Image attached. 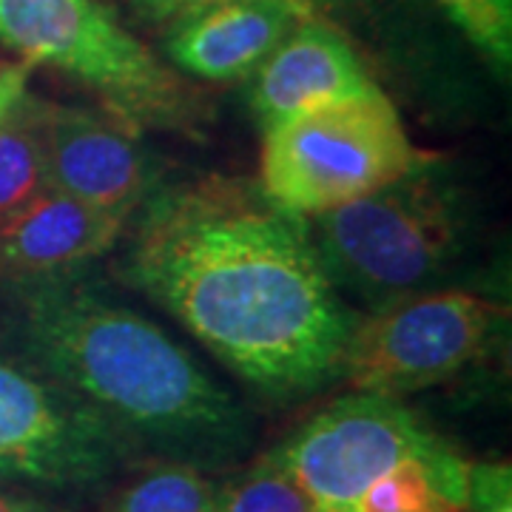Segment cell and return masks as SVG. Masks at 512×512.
<instances>
[{"instance_id": "5b68a950", "label": "cell", "mask_w": 512, "mask_h": 512, "mask_svg": "<svg viewBox=\"0 0 512 512\" xmlns=\"http://www.w3.org/2000/svg\"><path fill=\"white\" fill-rule=\"evenodd\" d=\"M390 94H359L305 111L262 134V191L296 217H319L427 163Z\"/></svg>"}, {"instance_id": "9c48e42d", "label": "cell", "mask_w": 512, "mask_h": 512, "mask_svg": "<svg viewBox=\"0 0 512 512\" xmlns=\"http://www.w3.org/2000/svg\"><path fill=\"white\" fill-rule=\"evenodd\" d=\"M311 6L353 46L362 43L384 77L427 117L458 123L476 111V86L427 0H311Z\"/></svg>"}, {"instance_id": "7c38bea8", "label": "cell", "mask_w": 512, "mask_h": 512, "mask_svg": "<svg viewBox=\"0 0 512 512\" xmlns=\"http://www.w3.org/2000/svg\"><path fill=\"white\" fill-rule=\"evenodd\" d=\"M128 222L46 185L0 220V288L97 268Z\"/></svg>"}, {"instance_id": "52a82bcc", "label": "cell", "mask_w": 512, "mask_h": 512, "mask_svg": "<svg viewBox=\"0 0 512 512\" xmlns=\"http://www.w3.org/2000/svg\"><path fill=\"white\" fill-rule=\"evenodd\" d=\"M507 325V308L470 288L399 299L356 319L339 379L350 390L402 399L476 365Z\"/></svg>"}, {"instance_id": "7402d4cb", "label": "cell", "mask_w": 512, "mask_h": 512, "mask_svg": "<svg viewBox=\"0 0 512 512\" xmlns=\"http://www.w3.org/2000/svg\"><path fill=\"white\" fill-rule=\"evenodd\" d=\"M0 512H74V510H69V504L55 501V498H43V495L12 490V487H0Z\"/></svg>"}, {"instance_id": "9a60e30c", "label": "cell", "mask_w": 512, "mask_h": 512, "mask_svg": "<svg viewBox=\"0 0 512 512\" xmlns=\"http://www.w3.org/2000/svg\"><path fill=\"white\" fill-rule=\"evenodd\" d=\"M217 490L214 473L146 458L103 493L100 512H214Z\"/></svg>"}, {"instance_id": "277c9868", "label": "cell", "mask_w": 512, "mask_h": 512, "mask_svg": "<svg viewBox=\"0 0 512 512\" xmlns=\"http://www.w3.org/2000/svg\"><path fill=\"white\" fill-rule=\"evenodd\" d=\"M0 43L49 63L137 128L200 134L202 97L100 0H0Z\"/></svg>"}, {"instance_id": "3957f363", "label": "cell", "mask_w": 512, "mask_h": 512, "mask_svg": "<svg viewBox=\"0 0 512 512\" xmlns=\"http://www.w3.org/2000/svg\"><path fill=\"white\" fill-rule=\"evenodd\" d=\"M476 194L433 154L393 183L308 220L333 288L387 308L407 296L458 288L478 248Z\"/></svg>"}, {"instance_id": "ac0fdd59", "label": "cell", "mask_w": 512, "mask_h": 512, "mask_svg": "<svg viewBox=\"0 0 512 512\" xmlns=\"http://www.w3.org/2000/svg\"><path fill=\"white\" fill-rule=\"evenodd\" d=\"M214 512H311V507L276 458L262 453L220 481Z\"/></svg>"}, {"instance_id": "8992f818", "label": "cell", "mask_w": 512, "mask_h": 512, "mask_svg": "<svg viewBox=\"0 0 512 512\" xmlns=\"http://www.w3.org/2000/svg\"><path fill=\"white\" fill-rule=\"evenodd\" d=\"M143 461L92 404L0 342V487L66 504L103 495Z\"/></svg>"}, {"instance_id": "8fae6325", "label": "cell", "mask_w": 512, "mask_h": 512, "mask_svg": "<svg viewBox=\"0 0 512 512\" xmlns=\"http://www.w3.org/2000/svg\"><path fill=\"white\" fill-rule=\"evenodd\" d=\"M384 89L359 49L330 23L313 15L296 23L291 35L259 63L245 100L265 134L305 111Z\"/></svg>"}, {"instance_id": "30bf717a", "label": "cell", "mask_w": 512, "mask_h": 512, "mask_svg": "<svg viewBox=\"0 0 512 512\" xmlns=\"http://www.w3.org/2000/svg\"><path fill=\"white\" fill-rule=\"evenodd\" d=\"M46 177L57 191L128 222L168 174L143 128L103 106L49 100Z\"/></svg>"}, {"instance_id": "2e32d148", "label": "cell", "mask_w": 512, "mask_h": 512, "mask_svg": "<svg viewBox=\"0 0 512 512\" xmlns=\"http://www.w3.org/2000/svg\"><path fill=\"white\" fill-rule=\"evenodd\" d=\"M46 111L49 100L26 92L0 117V220L49 185Z\"/></svg>"}, {"instance_id": "4fadbf2b", "label": "cell", "mask_w": 512, "mask_h": 512, "mask_svg": "<svg viewBox=\"0 0 512 512\" xmlns=\"http://www.w3.org/2000/svg\"><path fill=\"white\" fill-rule=\"evenodd\" d=\"M313 15L291 0H217L165 29V57L188 77L239 83Z\"/></svg>"}, {"instance_id": "6da1fadb", "label": "cell", "mask_w": 512, "mask_h": 512, "mask_svg": "<svg viewBox=\"0 0 512 512\" xmlns=\"http://www.w3.org/2000/svg\"><path fill=\"white\" fill-rule=\"evenodd\" d=\"M111 274L274 402L339 379L359 313L333 288L308 220L251 177H165L117 242Z\"/></svg>"}, {"instance_id": "ba28073f", "label": "cell", "mask_w": 512, "mask_h": 512, "mask_svg": "<svg viewBox=\"0 0 512 512\" xmlns=\"http://www.w3.org/2000/svg\"><path fill=\"white\" fill-rule=\"evenodd\" d=\"M439 441L402 399L350 390L268 453L311 512H348L382 473Z\"/></svg>"}, {"instance_id": "ffe728a7", "label": "cell", "mask_w": 512, "mask_h": 512, "mask_svg": "<svg viewBox=\"0 0 512 512\" xmlns=\"http://www.w3.org/2000/svg\"><path fill=\"white\" fill-rule=\"evenodd\" d=\"M126 3L140 20H146L151 26H160V29H168L171 23H177L180 18L197 12L208 3H217V0H126ZM291 3L313 9L311 0H291Z\"/></svg>"}, {"instance_id": "5bb4252c", "label": "cell", "mask_w": 512, "mask_h": 512, "mask_svg": "<svg viewBox=\"0 0 512 512\" xmlns=\"http://www.w3.org/2000/svg\"><path fill=\"white\" fill-rule=\"evenodd\" d=\"M348 512H470V461L441 439L382 473Z\"/></svg>"}, {"instance_id": "44dd1931", "label": "cell", "mask_w": 512, "mask_h": 512, "mask_svg": "<svg viewBox=\"0 0 512 512\" xmlns=\"http://www.w3.org/2000/svg\"><path fill=\"white\" fill-rule=\"evenodd\" d=\"M35 72L32 60H15L0 66V117L18 103L23 94L29 92V77Z\"/></svg>"}, {"instance_id": "7a4b0ae2", "label": "cell", "mask_w": 512, "mask_h": 512, "mask_svg": "<svg viewBox=\"0 0 512 512\" xmlns=\"http://www.w3.org/2000/svg\"><path fill=\"white\" fill-rule=\"evenodd\" d=\"M0 342L92 404L146 458L205 473L251 458L248 407L94 268L0 288Z\"/></svg>"}, {"instance_id": "e0dca14e", "label": "cell", "mask_w": 512, "mask_h": 512, "mask_svg": "<svg viewBox=\"0 0 512 512\" xmlns=\"http://www.w3.org/2000/svg\"><path fill=\"white\" fill-rule=\"evenodd\" d=\"M495 80L512 69V0H427Z\"/></svg>"}, {"instance_id": "d6986e66", "label": "cell", "mask_w": 512, "mask_h": 512, "mask_svg": "<svg viewBox=\"0 0 512 512\" xmlns=\"http://www.w3.org/2000/svg\"><path fill=\"white\" fill-rule=\"evenodd\" d=\"M470 510L512 512L510 464H470Z\"/></svg>"}]
</instances>
